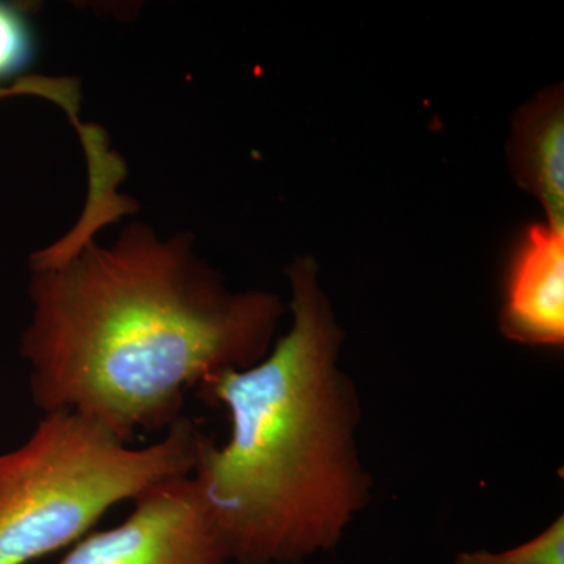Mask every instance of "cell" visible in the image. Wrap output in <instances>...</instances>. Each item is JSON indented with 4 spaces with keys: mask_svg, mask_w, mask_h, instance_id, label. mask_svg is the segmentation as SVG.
I'll list each match as a JSON object with an SVG mask.
<instances>
[{
    "mask_svg": "<svg viewBox=\"0 0 564 564\" xmlns=\"http://www.w3.org/2000/svg\"><path fill=\"white\" fill-rule=\"evenodd\" d=\"M508 163L536 196L552 228L564 229V104L562 87L540 93L514 118Z\"/></svg>",
    "mask_w": 564,
    "mask_h": 564,
    "instance_id": "6",
    "label": "cell"
},
{
    "mask_svg": "<svg viewBox=\"0 0 564 564\" xmlns=\"http://www.w3.org/2000/svg\"><path fill=\"white\" fill-rule=\"evenodd\" d=\"M206 434L181 417L133 447L73 411L44 413L31 436L0 454V564H29L79 543L115 505L191 477Z\"/></svg>",
    "mask_w": 564,
    "mask_h": 564,
    "instance_id": "3",
    "label": "cell"
},
{
    "mask_svg": "<svg viewBox=\"0 0 564 564\" xmlns=\"http://www.w3.org/2000/svg\"><path fill=\"white\" fill-rule=\"evenodd\" d=\"M455 564H564V516L518 547L503 552H459Z\"/></svg>",
    "mask_w": 564,
    "mask_h": 564,
    "instance_id": "8",
    "label": "cell"
},
{
    "mask_svg": "<svg viewBox=\"0 0 564 564\" xmlns=\"http://www.w3.org/2000/svg\"><path fill=\"white\" fill-rule=\"evenodd\" d=\"M58 564H232L193 477L154 486L113 529L82 538Z\"/></svg>",
    "mask_w": 564,
    "mask_h": 564,
    "instance_id": "4",
    "label": "cell"
},
{
    "mask_svg": "<svg viewBox=\"0 0 564 564\" xmlns=\"http://www.w3.org/2000/svg\"><path fill=\"white\" fill-rule=\"evenodd\" d=\"M20 352L41 413L73 411L126 443L184 417L185 395L269 355L284 303L234 292L192 232L133 221L117 239L31 265Z\"/></svg>",
    "mask_w": 564,
    "mask_h": 564,
    "instance_id": "1",
    "label": "cell"
},
{
    "mask_svg": "<svg viewBox=\"0 0 564 564\" xmlns=\"http://www.w3.org/2000/svg\"><path fill=\"white\" fill-rule=\"evenodd\" d=\"M500 329L514 343L563 347L564 229H527L508 272Z\"/></svg>",
    "mask_w": 564,
    "mask_h": 564,
    "instance_id": "5",
    "label": "cell"
},
{
    "mask_svg": "<svg viewBox=\"0 0 564 564\" xmlns=\"http://www.w3.org/2000/svg\"><path fill=\"white\" fill-rule=\"evenodd\" d=\"M11 96H36L54 102L58 109L65 111L73 122L77 133L84 140L90 133V124L80 121L82 85L76 77L69 76H41V74H28L13 84L0 85V99Z\"/></svg>",
    "mask_w": 564,
    "mask_h": 564,
    "instance_id": "9",
    "label": "cell"
},
{
    "mask_svg": "<svg viewBox=\"0 0 564 564\" xmlns=\"http://www.w3.org/2000/svg\"><path fill=\"white\" fill-rule=\"evenodd\" d=\"M292 325L254 366L199 384L229 440L206 436L193 480L232 564H303L333 551L372 499L359 456L361 399L340 367L344 332L317 262L285 270Z\"/></svg>",
    "mask_w": 564,
    "mask_h": 564,
    "instance_id": "2",
    "label": "cell"
},
{
    "mask_svg": "<svg viewBox=\"0 0 564 564\" xmlns=\"http://www.w3.org/2000/svg\"><path fill=\"white\" fill-rule=\"evenodd\" d=\"M39 40L29 3L0 0V85L28 76L36 58Z\"/></svg>",
    "mask_w": 564,
    "mask_h": 564,
    "instance_id": "7",
    "label": "cell"
}]
</instances>
